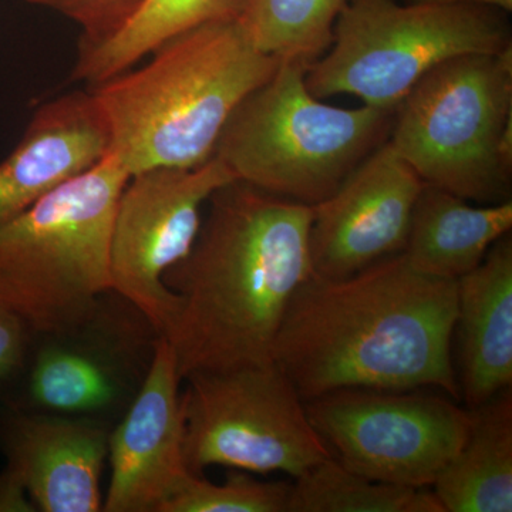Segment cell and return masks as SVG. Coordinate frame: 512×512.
Listing matches in <instances>:
<instances>
[{
  "mask_svg": "<svg viewBox=\"0 0 512 512\" xmlns=\"http://www.w3.org/2000/svg\"><path fill=\"white\" fill-rule=\"evenodd\" d=\"M456 319L457 281L421 274L397 254L348 278L309 276L289 302L272 357L305 402L355 387L460 399Z\"/></svg>",
  "mask_w": 512,
  "mask_h": 512,
  "instance_id": "obj_1",
  "label": "cell"
},
{
  "mask_svg": "<svg viewBox=\"0 0 512 512\" xmlns=\"http://www.w3.org/2000/svg\"><path fill=\"white\" fill-rule=\"evenodd\" d=\"M205 207L190 254L164 276L178 305L163 338L183 380L274 362L289 302L312 275L311 205L235 180Z\"/></svg>",
  "mask_w": 512,
  "mask_h": 512,
  "instance_id": "obj_2",
  "label": "cell"
},
{
  "mask_svg": "<svg viewBox=\"0 0 512 512\" xmlns=\"http://www.w3.org/2000/svg\"><path fill=\"white\" fill-rule=\"evenodd\" d=\"M151 55L90 87L110 151L130 175L210 160L239 103L281 63L254 45L238 16L181 33Z\"/></svg>",
  "mask_w": 512,
  "mask_h": 512,
  "instance_id": "obj_3",
  "label": "cell"
},
{
  "mask_svg": "<svg viewBox=\"0 0 512 512\" xmlns=\"http://www.w3.org/2000/svg\"><path fill=\"white\" fill-rule=\"evenodd\" d=\"M308 64L281 60L229 117L214 156L237 180L313 207L389 140L394 110L322 103L306 86Z\"/></svg>",
  "mask_w": 512,
  "mask_h": 512,
  "instance_id": "obj_4",
  "label": "cell"
},
{
  "mask_svg": "<svg viewBox=\"0 0 512 512\" xmlns=\"http://www.w3.org/2000/svg\"><path fill=\"white\" fill-rule=\"evenodd\" d=\"M130 177L110 151L0 229V301L30 332L79 322L111 291V231Z\"/></svg>",
  "mask_w": 512,
  "mask_h": 512,
  "instance_id": "obj_5",
  "label": "cell"
},
{
  "mask_svg": "<svg viewBox=\"0 0 512 512\" xmlns=\"http://www.w3.org/2000/svg\"><path fill=\"white\" fill-rule=\"evenodd\" d=\"M387 141L424 184L481 204L511 200L512 47L430 70L394 109Z\"/></svg>",
  "mask_w": 512,
  "mask_h": 512,
  "instance_id": "obj_6",
  "label": "cell"
},
{
  "mask_svg": "<svg viewBox=\"0 0 512 512\" xmlns=\"http://www.w3.org/2000/svg\"><path fill=\"white\" fill-rule=\"evenodd\" d=\"M512 47L504 12L485 6L348 0L326 55L308 64L316 99L349 94L366 106L394 110L439 64Z\"/></svg>",
  "mask_w": 512,
  "mask_h": 512,
  "instance_id": "obj_7",
  "label": "cell"
},
{
  "mask_svg": "<svg viewBox=\"0 0 512 512\" xmlns=\"http://www.w3.org/2000/svg\"><path fill=\"white\" fill-rule=\"evenodd\" d=\"M160 333L119 293H104L79 322L32 332L28 353L0 404L113 429L143 386Z\"/></svg>",
  "mask_w": 512,
  "mask_h": 512,
  "instance_id": "obj_8",
  "label": "cell"
},
{
  "mask_svg": "<svg viewBox=\"0 0 512 512\" xmlns=\"http://www.w3.org/2000/svg\"><path fill=\"white\" fill-rule=\"evenodd\" d=\"M184 380V456L191 473L225 466L298 477L333 457L278 363Z\"/></svg>",
  "mask_w": 512,
  "mask_h": 512,
  "instance_id": "obj_9",
  "label": "cell"
},
{
  "mask_svg": "<svg viewBox=\"0 0 512 512\" xmlns=\"http://www.w3.org/2000/svg\"><path fill=\"white\" fill-rule=\"evenodd\" d=\"M420 390L340 389L305 406L340 464L382 483L426 488L463 446L473 413Z\"/></svg>",
  "mask_w": 512,
  "mask_h": 512,
  "instance_id": "obj_10",
  "label": "cell"
},
{
  "mask_svg": "<svg viewBox=\"0 0 512 512\" xmlns=\"http://www.w3.org/2000/svg\"><path fill=\"white\" fill-rule=\"evenodd\" d=\"M235 180L214 156L194 168L141 171L121 191L111 231V289L140 309L161 336L178 305L164 276L190 254L211 195Z\"/></svg>",
  "mask_w": 512,
  "mask_h": 512,
  "instance_id": "obj_11",
  "label": "cell"
},
{
  "mask_svg": "<svg viewBox=\"0 0 512 512\" xmlns=\"http://www.w3.org/2000/svg\"><path fill=\"white\" fill-rule=\"evenodd\" d=\"M423 181L389 141L313 205L312 274L342 279L402 254Z\"/></svg>",
  "mask_w": 512,
  "mask_h": 512,
  "instance_id": "obj_12",
  "label": "cell"
},
{
  "mask_svg": "<svg viewBox=\"0 0 512 512\" xmlns=\"http://www.w3.org/2000/svg\"><path fill=\"white\" fill-rule=\"evenodd\" d=\"M183 377L161 336L143 386L110 430L106 512H161L191 471L184 456Z\"/></svg>",
  "mask_w": 512,
  "mask_h": 512,
  "instance_id": "obj_13",
  "label": "cell"
},
{
  "mask_svg": "<svg viewBox=\"0 0 512 512\" xmlns=\"http://www.w3.org/2000/svg\"><path fill=\"white\" fill-rule=\"evenodd\" d=\"M109 427L0 404V453L40 512L103 510Z\"/></svg>",
  "mask_w": 512,
  "mask_h": 512,
  "instance_id": "obj_14",
  "label": "cell"
},
{
  "mask_svg": "<svg viewBox=\"0 0 512 512\" xmlns=\"http://www.w3.org/2000/svg\"><path fill=\"white\" fill-rule=\"evenodd\" d=\"M109 153V128L92 93L47 101L0 163V229Z\"/></svg>",
  "mask_w": 512,
  "mask_h": 512,
  "instance_id": "obj_15",
  "label": "cell"
},
{
  "mask_svg": "<svg viewBox=\"0 0 512 512\" xmlns=\"http://www.w3.org/2000/svg\"><path fill=\"white\" fill-rule=\"evenodd\" d=\"M460 392L476 409L512 386V239L504 235L483 262L457 281Z\"/></svg>",
  "mask_w": 512,
  "mask_h": 512,
  "instance_id": "obj_16",
  "label": "cell"
},
{
  "mask_svg": "<svg viewBox=\"0 0 512 512\" xmlns=\"http://www.w3.org/2000/svg\"><path fill=\"white\" fill-rule=\"evenodd\" d=\"M511 228V200L471 207L451 192L424 184L402 254L421 274L458 281L476 269Z\"/></svg>",
  "mask_w": 512,
  "mask_h": 512,
  "instance_id": "obj_17",
  "label": "cell"
},
{
  "mask_svg": "<svg viewBox=\"0 0 512 512\" xmlns=\"http://www.w3.org/2000/svg\"><path fill=\"white\" fill-rule=\"evenodd\" d=\"M471 413L466 441L440 471L431 491L444 512H511V387Z\"/></svg>",
  "mask_w": 512,
  "mask_h": 512,
  "instance_id": "obj_18",
  "label": "cell"
},
{
  "mask_svg": "<svg viewBox=\"0 0 512 512\" xmlns=\"http://www.w3.org/2000/svg\"><path fill=\"white\" fill-rule=\"evenodd\" d=\"M242 0H143L114 35L79 47L73 80L89 87L133 69L168 40L215 20L237 18Z\"/></svg>",
  "mask_w": 512,
  "mask_h": 512,
  "instance_id": "obj_19",
  "label": "cell"
},
{
  "mask_svg": "<svg viewBox=\"0 0 512 512\" xmlns=\"http://www.w3.org/2000/svg\"><path fill=\"white\" fill-rule=\"evenodd\" d=\"M288 512H444L433 491L372 480L328 458L295 477Z\"/></svg>",
  "mask_w": 512,
  "mask_h": 512,
  "instance_id": "obj_20",
  "label": "cell"
},
{
  "mask_svg": "<svg viewBox=\"0 0 512 512\" xmlns=\"http://www.w3.org/2000/svg\"><path fill=\"white\" fill-rule=\"evenodd\" d=\"M348 0H242L238 19L254 45L281 60L315 62L332 45Z\"/></svg>",
  "mask_w": 512,
  "mask_h": 512,
  "instance_id": "obj_21",
  "label": "cell"
},
{
  "mask_svg": "<svg viewBox=\"0 0 512 512\" xmlns=\"http://www.w3.org/2000/svg\"><path fill=\"white\" fill-rule=\"evenodd\" d=\"M291 483H265L247 473L228 474L214 484L201 474H187L161 512H288Z\"/></svg>",
  "mask_w": 512,
  "mask_h": 512,
  "instance_id": "obj_22",
  "label": "cell"
},
{
  "mask_svg": "<svg viewBox=\"0 0 512 512\" xmlns=\"http://www.w3.org/2000/svg\"><path fill=\"white\" fill-rule=\"evenodd\" d=\"M66 16L82 29L79 47L92 46L114 35L143 0H23Z\"/></svg>",
  "mask_w": 512,
  "mask_h": 512,
  "instance_id": "obj_23",
  "label": "cell"
},
{
  "mask_svg": "<svg viewBox=\"0 0 512 512\" xmlns=\"http://www.w3.org/2000/svg\"><path fill=\"white\" fill-rule=\"evenodd\" d=\"M32 332L22 319L0 301V397L18 377Z\"/></svg>",
  "mask_w": 512,
  "mask_h": 512,
  "instance_id": "obj_24",
  "label": "cell"
},
{
  "mask_svg": "<svg viewBox=\"0 0 512 512\" xmlns=\"http://www.w3.org/2000/svg\"><path fill=\"white\" fill-rule=\"evenodd\" d=\"M28 491L8 467L0 468V512H36Z\"/></svg>",
  "mask_w": 512,
  "mask_h": 512,
  "instance_id": "obj_25",
  "label": "cell"
},
{
  "mask_svg": "<svg viewBox=\"0 0 512 512\" xmlns=\"http://www.w3.org/2000/svg\"><path fill=\"white\" fill-rule=\"evenodd\" d=\"M406 3H436V5H474L485 6L510 13L512 0H404Z\"/></svg>",
  "mask_w": 512,
  "mask_h": 512,
  "instance_id": "obj_26",
  "label": "cell"
}]
</instances>
